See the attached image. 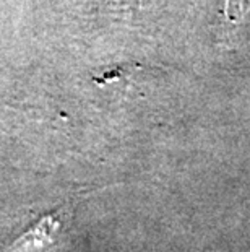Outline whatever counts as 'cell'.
Masks as SVG:
<instances>
[{
  "instance_id": "1",
  "label": "cell",
  "mask_w": 250,
  "mask_h": 252,
  "mask_svg": "<svg viewBox=\"0 0 250 252\" xmlns=\"http://www.w3.org/2000/svg\"><path fill=\"white\" fill-rule=\"evenodd\" d=\"M60 228L57 215L42 217L34 226L23 233L20 238L12 243L5 252H41L54 244L56 234Z\"/></svg>"
}]
</instances>
